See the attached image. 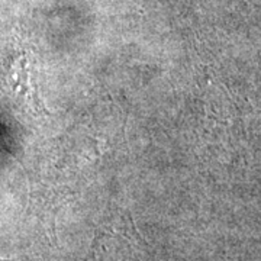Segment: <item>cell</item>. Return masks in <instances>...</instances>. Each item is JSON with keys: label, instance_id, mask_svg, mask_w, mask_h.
<instances>
[{"label": "cell", "instance_id": "cell-1", "mask_svg": "<svg viewBox=\"0 0 261 261\" xmlns=\"http://www.w3.org/2000/svg\"><path fill=\"white\" fill-rule=\"evenodd\" d=\"M9 83L12 90L16 93L20 100H23L28 105L35 106L37 105V99H35V92L32 89V83H31V77H29L28 65L25 63L13 67L12 75L9 77Z\"/></svg>", "mask_w": 261, "mask_h": 261}]
</instances>
